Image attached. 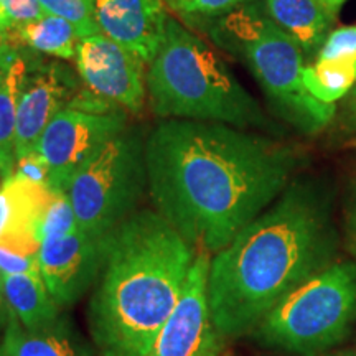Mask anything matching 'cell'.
<instances>
[{
  "mask_svg": "<svg viewBox=\"0 0 356 356\" xmlns=\"http://www.w3.org/2000/svg\"><path fill=\"white\" fill-rule=\"evenodd\" d=\"M335 241L328 195L314 181L293 180L211 254L208 300L220 335H251L280 300L330 266Z\"/></svg>",
  "mask_w": 356,
  "mask_h": 356,
  "instance_id": "obj_2",
  "label": "cell"
},
{
  "mask_svg": "<svg viewBox=\"0 0 356 356\" xmlns=\"http://www.w3.org/2000/svg\"><path fill=\"white\" fill-rule=\"evenodd\" d=\"M127 126L126 111L95 92L79 91L48 122L35 145L50 168V190L66 193L78 168Z\"/></svg>",
  "mask_w": 356,
  "mask_h": 356,
  "instance_id": "obj_8",
  "label": "cell"
},
{
  "mask_svg": "<svg viewBox=\"0 0 356 356\" xmlns=\"http://www.w3.org/2000/svg\"><path fill=\"white\" fill-rule=\"evenodd\" d=\"M322 2H323L325 6H327L328 8H330V10H333V12L337 13L338 8L343 6L345 2H348V0H322Z\"/></svg>",
  "mask_w": 356,
  "mask_h": 356,
  "instance_id": "obj_30",
  "label": "cell"
},
{
  "mask_svg": "<svg viewBox=\"0 0 356 356\" xmlns=\"http://www.w3.org/2000/svg\"><path fill=\"white\" fill-rule=\"evenodd\" d=\"M178 19L191 26H202L220 19L251 0H163Z\"/></svg>",
  "mask_w": 356,
  "mask_h": 356,
  "instance_id": "obj_21",
  "label": "cell"
},
{
  "mask_svg": "<svg viewBox=\"0 0 356 356\" xmlns=\"http://www.w3.org/2000/svg\"><path fill=\"white\" fill-rule=\"evenodd\" d=\"M218 50L246 66L277 118L315 136L337 115V104H325L307 91L302 70L305 58L296 43L267 15L262 0H251L202 26Z\"/></svg>",
  "mask_w": 356,
  "mask_h": 356,
  "instance_id": "obj_5",
  "label": "cell"
},
{
  "mask_svg": "<svg viewBox=\"0 0 356 356\" xmlns=\"http://www.w3.org/2000/svg\"><path fill=\"white\" fill-rule=\"evenodd\" d=\"M340 124L346 131H356V84L343 97V106L340 113Z\"/></svg>",
  "mask_w": 356,
  "mask_h": 356,
  "instance_id": "obj_27",
  "label": "cell"
},
{
  "mask_svg": "<svg viewBox=\"0 0 356 356\" xmlns=\"http://www.w3.org/2000/svg\"><path fill=\"white\" fill-rule=\"evenodd\" d=\"M3 292L10 314L26 330L42 328L63 314L40 273L3 275Z\"/></svg>",
  "mask_w": 356,
  "mask_h": 356,
  "instance_id": "obj_19",
  "label": "cell"
},
{
  "mask_svg": "<svg viewBox=\"0 0 356 356\" xmlns=\"http://www.w3.org/2000/svg\"><path fill=\"white\" fill-rule=\"evenodd\" d=\"M348 228H350L351 241H353L355 248H356V188H355V193H353V197H351V203H350Z\"/></svg>",
  "mask_w": 356,
  "mask_h": 356,
  "instance_id": "obj_29",
  "label": "cell"
},
{
  "mask_svg": "<svg viewBox=\"0 0 356 356\" xmlns=\"http://www.w3.org/2000/svg\"><path fill=\"white\" fill-rule=\"evenodd\" d=\"M2 43H3V42H2ZM2 43H0V47H2Z\"/></svg>",
  "mask_w": 356,
  "mask_h": 356,
  "instance_id": "obj_35",
  "label": "cell"
},
{
  "mask_svg": "<svg viewBox=\"0 0 356 356\" xmlns=\"http://www.w3.org/2000/svg\"><path fill=\"white\" fill-rule=\"evenodd\" d=\"M307 91L325 104H337L356 84V25L335 29L317 58L302 70Z\"/></svg>",
  "mask_w": 356,
  "mask_h": 356,
  "instance_id": "obj_14",
  "label": "cell"
},
{
  "mask_svg": "<svg viewBox=\"0 0 356 356\" xmlns=\"http://www.w3.org/2000/svg\"><path fill=\"white\" fill-rule=\"evenodd\" d=\"M332 356H356V351L353 350H345V351H340V353H335Z\"/></svg>",
  "mask_w": 356,
  "mask_h": 356,
  "instance_id": "obj_32",
  "label": "cell"
},
{
  "mask_svg": "<svg viewBox=\"0 0 356 356\" xmlns=\"http://www.w3.org/2000/svg\"><path fill=\"white\" fill-rule=\"evenodd\" d=\"M76 70L91 92L126 113L139 114L147 101V63L102 33L79 38Z\"/></svg>",
  "mask_w": 356,
  "mask_h": 356,
  "instance_id": "obj_10",
  "label": "cell"
},
{
  "mask_svg": "<svg viewBox=\"0 0 356 356\" xmlns=\"http://www.w3.org/2000/svg\"><path fill=\"white\" fill-rule=\"evenodd\" d=\"M8 32H10V24H8L3 12L0 10V35H7Z\"/></svg>",
  "mask_w": 356,
  "mask_h": 356,
  "instance_id": "obj_31",
  "label": "cell"
},
{
  "mask_svg": "<svg viewBox=\"0 0 356 356\" xmlns=\"http://www.w3.org/2000/svg\"><path fill=\"white\" fill-rule=\"evenodd\" d=\"M102 264V238L78 229L42 239L38 267L44 286L61 310L76 305L95 287Z\"/></svg>",
  "mask_w": 356,
  "mask_h": 356,
  "instance_id": "obj_12",
  "label": "cell"
},
{
  "mask_svg": "<svg viewBox=\"0 0 356 356\" xmlns=\"http://www.w3.org/2000/svg\"><path fill=\"white\" fill-rule=\"evenodd\" d=\"M81 229L68 195L53 191L40 225V243L48 236H63Z\"/></svg>",
  "mask_w": 356,
  "mask_h": 356,
  "instance_id": "obj_23",
  "label": "cell"
},
{
  "mask_svg": "<svg viewBox=\"0 0 356 356\" xmlns=\"http://www.w3.org/2000/svg\"><path fill=\"white\" fill-rule=\"evenodd\" d=\"M44 13L61 17L76 29L79 38L101 33L95 19L92 0H38Z\"/></svg>",
  "mask_w": 356,
  "mask_h": 356,
  "instance_id": "obj_22",
  "label": "cell"
},
{
  "mask_svg": "<svg viewBox=\"0 0 356 356\" xmlns=\"http://www.w3.org/2000/svg\"><path fill=\"white\" fill-rule=\"evenodd\" d=\"M356 320V264L327 266L274 307L252 337L267 348L314 356L335 346Z\"/></svg>",
  "mask_w": 356,
  "mask_h": 356,
  "instance_id": "obj_6",
  "label": "cell"
},
{
  "mask_svg": "<svg viewBox=\"0 0 356 356\" xmlns=\"http://www.w3.org/2000/svg\"><path fill=\"white\" fill-rule=\"evenodd\" d=\"M13 175L24 178L30 184L50 190V168H48L47 162L37 152H30L24 155V157L17 159L15 173Z\"/></svg>",
  "mask_w": 356,
  "mask_h": 356,
  "instance_id": "obj_26",
  "label": "cell"
},
{
  "mask_svg": "<svg viewBox=\"0 0 356 356\" xmlns=\"http://www.w3.org/2000/svg\"><path fill=\"white\" fill-rule=\"evenodd\" d=\"M78 92L76 76L70 66L56 60H26L17 108V159L35 152V145L48 122L70 106Z\"/></svg>",
  "mask_w": 356,
  "mask_h": 356,
  "instance_id": "obj_11",
  "label": "cell"
},
{
  "mask_svg": "<svg viewBox=\"0 0 356 356\" xmlns=\"http://www.w3.org/2000/svg\"><path fill=\"white\" fill-rule=\"evenodd\" d=\"M0 348L3 356H97L92 341L65 314L37 330H26L10 315Z\"/></svg>",
  "mask_w": 356,
  "mask_h": 356,
  "instance_id": "obj_16",
  "label": "cell"
},
{
  "mask_svg": "<svg viewBox=\"0 0 356 356\" xmlns=\"http://www.w3.org/2000/svg\"><path fill=\"white\" fill-rule=\"evenodd\" d=\"M26 71V58L8 42L0 47V177L8 180L15 173L17 108L22 83Z\"/></svg>",
  "mask_w": 356,
  "mask_h": 356,
  "instance_id": "obj_18",
  "label": "cell"
},
{
  "mask_svg": "<svg viewBox=\"0 0 356 356\" xmlns=\"http://www.w3.org/2000/svg\"><path fill=\"white\" fill-rule=\"evenodd\" d=\"M0 356H3V351H2V348H0Z\"/></svg>",
  "mask_w": 356,
  "mask_h": 356,
  "instance_id": "obj_33",
  "label": "cell"
},
{
  "mask_svg": "<svg viewBox=\"0 0 356 356\" xmlns=\"http://www.w3.org/2000/svg\"><path fill=\"white\" fill-rule=\"evenodd\" d=\"M0 185H2V177H0Z\"/></svg>",
  "mask_w": 356,
  "mask_h": 356,
  "instance_id": "obj_34",
  "label": "cell"
},
{
  "mask_svg": "<svg viewBox=\"0 0 356 356\" xmlns=\"http://www.w3.org/2000/svg\"><path fill=\"white\" fill-rule=\"evenodd\" d=\"M147 191V132L127 126L78 168L66 195L81 231L101 239L139 211Z\"/></svg>",
  "mask_w": 356,
  "mask_h": 356,
  "instance_id": "obj_7",
  "label": "cell"
},
{
  "mask_svg": "<svg viewBox=\"0 0 356 356\" xmlns=\"http://www.w3.org/2000/svg\"><path fill=\"white\" fill-rule=\"evenodd\" d=\"M0 10L10 24V30L42 19L44 15L38 0H0Z\"/></svg>",
  "mask_w": 356,
  "mask_h": 356,
  "instance_id": "obj_25",
  "label": "cell"
},
{
  "mask_svg": "<svg viewBox=\"0 0 356 356\" xmlns=\"http://www.w3.org/2000/svg\"><path fill=\"white\" fill-rule=\"evenodd\" d=\"M53 191L13 175L0 185V243L40 249V225Z\"/></svg>",
  "mask_w": 356,
  "mask_h": 356,
  "instance_id": "obj_15",
  "label": "cell"
},
{
  "mask_svg": "<svg viewBox=\"0 0 356 356\" xmlns=\"http://www.w3.org/2000/svg\"><path fill=\"white\" fill-rule=\"evenodd\" d=\"M10 309H8L6 292H3V274L0 270V343H2V338L6 335V330L10 322Z\"/></svg>",
  "mask_w": 356,
  "mask_h": 356,
  "instance_id": "obj_28",
  "label": "cell"
},
{
  "mask_svg": "<svg viewBox=\"0 0 356 356\" xmlns=\"http://www.w3.org/2000/svg\"><path fill=\"white\" fill-rule=\"evenodd\" d=\"M38 251L35 248L0 243V270L3 275L40 273Z\"/></svg>",
  "mask_w": 356,
  "mask_h": 356,
  "instance_id": "obj_24",
  "label": "cell"
},
{
  "mask_svg": "<svg viewBox=\"0 0 356 356\" xmlns=\"http://www.w3.org/2000/svg\"><path fill=\"white\" fill-rule=\"evenodd\" d=\"M147 97L160 119L220 122L273 134L280 129L225 58L170 15L163 42L147 70Z\"/></svg>",
  "mask_w": 356,
  "mask_h": 356,
  "instance_id": "obj_4",
  "label": "cell"
},
{
  "mask_svg": "<svg viewBox=\"0 0 356 356\" xmlns=\"http://www.w3.org/2000/svg\"><path fill=\"white\" fill-rule=\"evenodd\" d=\"M211 254L198 251L175 309L163 322L144 356H218L220 335L208 300V269Z\"/></svg>",
  "mask_w": 356,
  "mask_h": 356,
  "instance_id": "obj_9",
  "label": "cell"
},
{
  "mask_svg": "<svg viewBox=\"0 0 356 356\" xmlns=\"http://www.w3.org/2000/svg\"><path fill=\"white\" fill-rule=\"evenodd\" d=\"M270 20L299 47L305 65L312 63L333 32L337 13L322 0H262Z\"/></svg>",
  "mask_w": 356,
  "mask_h": 356,
  "instance_id": "obj_17",
  "label": "cell"
},
{
  "mask_svg": "<svg viewBox=\"0 0 356 356\" xmlns=\"http://www.w3.org/2000/svg\"><path fill=\"white\" fill-rule=\"evenodd\" d=\"M10 37L25 48L55 60H74L79 35L70 22L44 13L42 19L10 30ZM7 33V35H8Z\"/></svg>",
  "mask_w": 356,
  "mask_h": 356,
  "instance_id": "obj_20",
  "label": "cell"
},
{
  "mask_svg": "<svg viewBox=\"0 0 356 356\" xmlns=\"http://www.w3.org/2000/svg\"><path fill=\"white\" fill-rule=\"evenodd\" d=\"M99 32L140 56L147 65L165 37L163 0H92Z\"/></svg>",
  "mask_w": 356,
  "mask_h": 356,
  "instance_id": "obj_13",
  "label": "cell"
},
{
  "mask_svg": "<svg viewBox=\"0 0 356 356\" xmlns=\"http://www.w3.org/2000/svg\"><path fill=\"white\" fill-rule=\"evenodd\" d=\"M353 145H355V147H356V142H355V144H353Z\"/></svg>",
  "mask_w": 356,
  "mask_h": 356,
  "instance_id": "obj_36",
  "label": "cell"
},
{
  "mask_svg": "<svg viewBox=\"0 0 356 356\" xmlns=\"http://www.w3.org/2000/svg\"><path fill=\"white\" fill-rule=\"evenodd\" d=\"M300 162L292 145L251 129L162 119L147 132V195L191 246L215 254L284 193Z\"/></svg>",
  "mask_w": 356,
  "mask_h": 356,
  "instance_id": "obj_1",
  "label": "cell"
},
{
  "mask_svg": "<svg viewBox=\"0 0 356 356\" xmlns=\"http://www.w3.org/2000/svg\"><path fill=\"white\" fill-rule=\"evenodd\" d=\"M198 251L155 210H139L102 238L86 310L97 356H144L175 309Z\"/></svg>",
  "mask_w": 356,
  "mask_h": 356,
  "instance_id": "obj_3",
  "label": "cell"
}]
</instances>
